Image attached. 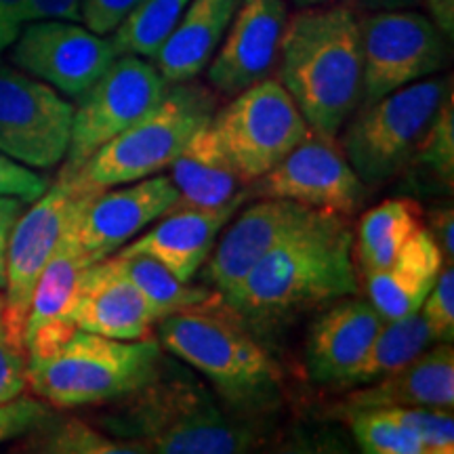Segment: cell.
<instances>
[{
    "mask_svg": "<svg viewBox=\"0 0 454 454\" xmlns=\"http://www.w3.org/2000/svg\"><path fill=\"white\" fill-rule=\"evenodd\" d=\"M280 82L316 137L337 139L364 98L357 13L305 7L288 17L280 43Z\"/></svg>",
    "mask_w": 454,
    "mask_h": 454,
    "instance_id": "1",
    "label": "cell"
},
{
    "mask_svg": "<svg viewBox=\"0 0 454 454\" xmlns=\"http://www.w3.org/2000/svg\"><path fill=\"white\" fill-rule=\"evenodd\" d=\"M356 293L354 231L343 215L317 211L308 225L271 248L223 301L247 320L263 322Z\"/></svg>",
    "mask_w": 454,
    "mask_h": 454,
    "instance_id": "2",
    "label": "cell"
},
{
    "mask_svg": "<svg viewBox=\"0 0 454 454\" xmlns=\"http://www.w3.org/2000/svg\"><path fill=\"white\" fill-rule=\"evenodd\" d=\"M104 419L107 434L137 442L160 454H238L259 444V435L223 406L196 374L160 360L154 377L118 400Z\"/></svg>",
    "mask_w": 454,
    "mask_h": 454,
    "instance_id": "3",
    "label": "cell"
},
{
    "mask_svg": "<svg viewBox=\"0 0 454 454\" xmlns=\"http://www.w3.org/2000/svg\"><path fill=\"white\" fill-rule=\"evenodd\" d=\"M215 294L207 303L175 311L158 322V343L207 377L225 406L238 414H257L280 395V371L261 345L247 317Z\"/></svg>",
    "mask_w": 454,
    "mask_h": 454,
    "instance_id": "4",
    "label": "cell"
},
{
    "mask_svg": "<svg viewBox=\"0 0 454 454\" xmlns=\"http://www.w3.org/2000/svg\"><path fill=\"white\" fill-rule=\"evenodd\" d=\"M162 345L118 340L76 328L49 356L27 357V387L55 408L118 402L154 377Z\"/></svg>",
    "mask_w": 454,
    "mask_h": 454,
    "instance_id": "5",
    "label": "cell"
},
{
    "mask_svg": "<svg viewBox=\"0 0 454 454\" xmlns=\"http://www.w3.org/2000/svg\"><path fill=\"white\" fill-rule=\"evenodd\" d=\"M213 116L211 90L192 81L168 84L160 104L101 145L76 170V177L90 190H107L158 175Z\"/></svg>",
    "mask_w": 454,
    "mask_h": 454,
    "instance_id": "6",
    "label": "cell"
},
{
    "mask_svg": "<svg viewBox=\"0 0 454 454\" xmlns=\"http://www.w3.org/2000/svg\"><path fill=\"white\" fill-rule=\"evenodd\" d=\"M448 93L450 78H423L364 106L343 137L345 158L362 184H389L412 162Z\"/></svg>",
    "mask_w": 454,
    "mask_h": 454,
    "instance_id": "7",
    "label": "cell"
},
{
    "mask_svg": "<svg viewBox=\"0 0 454 454\" xmlns=\"http://www.w3.org/2000/svg\"><path fill=\"white\" fill-rule=\"evenodd\" d=\"M90 190L76 177V173L59 170L55 184H49L30 211L17 217L9 234L4 254V297H3V337L17 349H24V333L34 288L49 263L57 242L64 234L78 207Z\"/></svg>",
    "mask_w": 454,
    "mask_h": 454,
    "instance_id": "8",
    "label": "cell"
},
{
    "mask_svg": "<svg viewBox=\"0 0 454 454\" xmlns=\"http://www.w3.org/2000/svg\"><path fill=\"white\" fill-rule=\"evenodd\" d=\"M211 127L244 181L270 173L311 133L291 93L263 78L215 112Z\"/></svg>",
    "mask_w": 454,
    "mask_h": 454,
    "instance_id": "9",
    "label": "cell"
},
{
    "mask_svg": "<svg viewBox=\"0 0 454 454\" xmlns=\"http://www.w3.org/2000/svg\"><path fill=\"white\" fill-rule=\"evenodd\" d=\"M168 82L152 61L137 55H118L78 98L74 107L66 173H76L101 145L127 130L160 104Z\"/></svg>",
    "mask_w": 454,
    "mask_h": 454,
    "instance_id": "10",
    "label": "cell"
},
{
    "mask_svg": "<svg viewBox=\"0 0 454 454\" xmlns=\"http://www.w3.org/2000/svg\"><path fill=\"white\" fill-rule=\"evenodd\" d=\"M364 66V98L371 106L385 95L446 66V38L427 15L414 9L357 13Z\"/></svg>",
    "mask_w": 454,
    "mask_h": 454,
    "instance_id": "11",
    "label": "cell"
},
{
    "mask_svg": "<svg viewBox=\"0 0 454 454\" xmlns=\"http://www.w3.org/2000/svg\"><path fill=\"white\" fill-rule=\"evenodd\" d=\"M74 106L53 87L0 59V152L30 168H53L70 145Z\"/></svg>",
    "mask_w": 454,
    "mask_h": 454,
    "instance_id": "12",
    "label": "cell"
},
{
    "mask_svg": "<svg viewBox=\"0 0 454 454\" xmlns=\"http://www.w3.org/2000/svg\"><path fill=\"white\" fill-rule=\"evenodd\" d=\"M118 51L78 21H27L11 44V61L57 93L78 99L104 74Z\"/></svg>",
    "mask_w": 454,
    "mask_h": 454,
    "instance_id": "13",
    "label": "cell"
},
{
    "mask_svg": "<svg viewBox=\"0 0 454 454\" xmlns=\"http://www.w3.org/2000/svg\"><path fill=\"white\" fill-rule=\"evenodd\" d=\"M251 184V194L282 198L343 217L354 215L368 198V187L362 184L334 141L316 137L314 133H309L270 173Z\"/></svg>",
    "mask_w": 454,
    "mask_h": 454,
    "instance_id": "14",
    "label": "cell"
},
{
    "mask_svg": "<svg viewBox=\"0 0 454 454\" xmlns=\"http://www.w3.org/2000/svg\"><path fill=\"white\" fill-rule=\"evenodd\" d=\"M118 187V185H116ZM179 200L177 187L170 177H152L124 184L118 190L93 192L74 219L78 247L90 263L114 254L162 215L173 211Z\"/></svg>",
    "mask_w": 454,
    "mask_h": 454,
    "instance_id": "15",
    "label": "cell"
},
{
    "mask_svg": "<svg viewBox=\"0 0 454 454\" xmlns=\"http://www.w3.org/2000/svg\"><path fill=\"white\" fill-rule=\"evenodd\" d=\"M288 13L284 0H240L223 43L208 64V82L234 98L270 78L280 55Z\"/></svg>",
    "mask_w": 454,
    "mask_h": 454,
    "instance_id": "16",
    "label": "cell"
},
{
    "mask_svg": "<svg viewBox=\"0 0 454 454\" xmlns=\"http://www.w3.org/2000/svg\"><path fill=\"white\" fill-rule=\"evenodd\" d=\"M316 215V208L282 198L254 202L215 242L213 257L202 265V278L225 299L271 248L308 225Z\"/></svg>",
    "mask_w": 454,
    "mask_h": 454,
    "instance_id": "17",
    "label": "cell"
},
{
    "mask_svg": "<svg viewBox=\"0 0 454 454\" xmlns=\"http://www.w3.org/2000/svg\"><path fill=\"white\" fill-rule=\"evenodd\" d=\"M76 213L66 225L64 234L34 288L24 333L27 357L49 356L76 331V325L72 322V311L76 305L78 284H81L84 270L93 265L87 254L81 251L76 234H74Z\"/></svg>",
    "mask_w": 454,
    "mask_h": 454,
    "instance_id": "18",
    "label": "cell"
},
{
    "mask_svg": "<svg viewBox=\"0 0 454 454\" xmlns=\"http://www.w3.org/2000/svg\"><path fill=\"white\" fill-rule=\"evenodd\" d=\"M251 196L248 187L230 202L215 208H173L158 219L137 240L122 247L118 254H147L160 261L181 282L194 280L227 221L234 217L242 202Z\"/></svg>",
    "mask_w": 454,
    "mask_h": 454,
    "instance_id": "19",
    "label": "cell"
},
{
    "mask_svg": "<svg viewBox=\"0 0 454 454\" xmlns=\"http://www.w3.org/2000/svg\"><path fill=\"white\" fill-rule=\"evenodd\" d=\"M72 322L81 331L118 340L150 339L158 325L150 305L112 254L84 270Z\"/></svg>",
    "mask_w": 454,
    "mask_h": 454,
    "instance_id": "20",
    "label": "cell"
},
{
    "mask_svg": "<svg viewBox=\"0 0 454 454\" xmlns=\"http://www.w3.org/2000/svg\"><path fill=\"white\" fill-rule=\"evenodd\" d=\"M385 325L371 301L345 299L316 317L305 343V366L314 383L348 385Z\"/></svg>",
    "mask_w": 454,
    "mask_h": 454,
    "instance_id": "21",
    "label": "cell"
},
{
    "mask_svg": "<svg viewBox=\"0 0 454 454\" xmlns=\"http://www.w3.org/2000/svg\"><path fill=\"white\" fill-rule=\"evenodd\" d=\"M240 0H192L152 64L168 84L200 76L223 43Z\"/></svg>",
    "mask_w": 454,
    "mask_h": 454,
    "instance_id": "22",
    "label": "cell"
},
{
    "mask_svg": "<svg viewBox=\"0 0 454 454\" xmlns=\"http://www.w3.org/2000/svg\"><path fill=\"white\" fill-rule=\"evenodd\" d=\"M442 268L444 257L438 242L427 227H421L387 268L366 276L368 299L383 322L417 314Z\"/></svg>",
    "mask_w": 454,
    "mask_h": 454,
    "instance_id": "23",
    "label": "cell"
},
{
    "mask_svg": "<svg viewBox=\"0 0 454 454\" xmlns=\"http://www.w3.org/2000/svg\"><path fill=\"white\" fill-rule=\"evenodd\" d=\"M385 406H454V349L450 343L427 348L400 371L387 374L372 387L349 395V411Z\"/></svg>",
    "mask_w": 454,
    "mask_h": 454,
    "instance_id": "24",
    "label": "cell"
},
{
    "mask_svg": "<svg viewBox=\"0 0 454 454\" xmlns=\"http://www.w3.org/2000/svg\"><path fill=\"white\" fill-rule=\"evenodd\" d=\"M170 181L179 192L175 208H215L247 190H240L244 179L211 122L196 130L184 152L170 162Z\"/></svg>",
    "mask_w": 454,
    "mask_h": 454,
    "instance_id": "25",
    "label": "cell"
},
{
    "mask_svg": "<svg viewBox=\"0 0 454 454\" xmlns=\"http://www.w3.org/2000/svg\"><path fill=\"white\" fill-rule=\"evenodd\" d=\"M421 227L423 208L412 198H389L364 213L354 238V261L364 278L387 268Z\"/></svg>",
    "mask_w": 454,
    "mask_h": 454,
    "instance_id": "26",
    "label": "cell"
},
{
    "mask_svg": "<svg viewBox=\"0 0 454 454\" xmlns=\"http://www.w3.org/2000/svg\"><path fill=\"white\" fill-rule=\"evenodd\" d=\"M435 340L425 326L421 311L411 314L400 320L385 322L381 331L368 348L366 356L362 357L360 366L351 374L348 385H366L377 383L387 374L400 371L419 354L431 348Z\"/></svg>",
    "mask_w": 454,
    "mask_h": 454,
    "instance_id": "27",
    "label": "cell"
},
{
    "mask_svg": "<svg viewBox=\"0 0 454 454\" xmlns=\"http://www.w3.org/2000/svg\"><path fill=\"white\" fill-rule=\"evenodd\" d=\"M124 276L137 286L141 297L150 305L152 314L160 322L175 311L194 308L207 303L215 294L207 286H190L181 282L173 271H168L160 261L147 257V254H114Z\"/></svg>",
    "mask_w": 454,
    "mask_h": 454,
    "instance_id": "28",
    "label": "cell"
},
{
    "mask_svg": "<svg viewBox=\"0 0 454 454\" xmlns=\"http://www.w3.org/2000/svg\"><path fill=\"white\" fill-rule=\"evenodd\" d=\"M32 438L26 442L27 452L49 454H147V448L137 442L107 435L81 419H53L49 414L34 427Z\"/></svg>",
    "mask_w": 454,
    "mask_h": 454,
    "instance_id": "29",
    "label": "cell"
},
{
    "mask_svg": "<svg viewBox=\"0 0 454 454\" xmlns=\"http://www.w3.org/2000/svg\"><path fill=\"white\" fill-rule=\"evenodd\" d=\"M190 3L192 0H137L112 36L118 55L154 59Z\"/></svg>",
    "mask_w": 454,
    "mask_h": 454,
    "instance_id": "30",
    "label": "cell"
},
{
    "mask_svg": "<svg viewBox=\"0 0 454 454\" xmlns=\"http://www.w3.org/2000/svg\"><path fill=\"white\" fill-rule=\"evenodd\" d=\"M351 412V434L368 454H425L421 440L381 408Z\"/></svg>",
    "mask_w": 454,
    "mask_h": 454,
    "instance_id": "31",
    "label": "cell"
},
{
    "mask_svg": "<svg viewBox=\"0 0 454 454\" xmlns=\"http://www.w3.org/2000/svg\"><path fill=\"white\" fill-rule=\"evenodd\" d=\"M419 162L425 168H429L435 177L440 179L442 185L452 190L454 181V107H452V93L446 95L442 106L435 112L427 133L419 145L417 154Z\"/></svg>",
    "mask_w": 454,
    "mask_h": 454,
    "instance_id": "32",
    "label": "cell"
},
{
    "mask_svg": "<svg viewBox=\"0 0 454 454\" xmlns=\"http://www.w3.org/2000/svg\"><path fill=\"white\" fill-rule=\"evenodd\" d=\"M412 431L425 448V454H452L454 452V417L446 408L427 406H385L381 408Z\"/></svg>",
    "mask_w": 454,
    "mask_h": 454,
    "instance_id": "33",
    "label": "cell"
},
{
    "mask_svg": "<svg viewBox=\"0 0 454 454\" xmlns=\"http://www.w3.org/2000/svg\"><path fill=\"white\" fill-rule=\"evenodd\" d=\"M425 326L435 343H452L454 339V271L444 265L435 278L427 297L421 305Z\"/></svg>",
    "mask_w": 454,
    "mask_h": 454,
    "instance_id": "34",
    "label": "cell"
},
{
    "mask_svg": "<svg viewBox=\"0 0 454 454\" xmlns=\"http://www.w3.org/2000/svg\"><path fill=\"white\" fill-rule=\"evenodd\" d=\"M51 414L49 406L34 397H15L0 404V444L30 434Z\"/></svg>",
    "mask_w": 454,
    "mask_h": 454,
    "instance_id": "35",
    "label": "cell"
},
{
    "mask_svg": "<svg viewBox=\"0 0 454 454\" xmlns=\"http://www.w3.org/2000/svg\"><path fill=\"white\" fill-rule=\"evenodd\" d=\"M47 187V177L0 152V196L20 198L21 202H34L44 194Z\"/></svg>",
    "mask_w": 454,
    "mask_h": 454,
    "instance_id": "36",
    "label": "cell"
},
{
    "mask_svg": "<svg viewBox=\"0 0 454 454\" xmlns=\"http://www.w3.org/2000/svg\"><path fill=\"white\" fill-rule=\"evenodd\" d=\"M137 0H81V21L90 32L107 36L127 20Z\"/></svg>",
    "mask_w": 454,
    "mask_h": 454,
    "instance_id": "37",
    "label": "cell"
},
{
    "mask_svg": "<svg viewBox=\"0 0 454 454\" xmlns=\"http://www.w3.org/2000/svg\"><path fill=\"white\" fill-rule=\"evenodd\" d=\"M27 387V354L0 334V404L15 400Z\"/></svg>",
    "mask_w": 454,
    "mask_h": 454,
    "instance_id": "38",
    "label": "cell"
},
{
    "mask_svg": "<svg viewBox=\"0 0 454 454\" xmlns=\"http://www.w3.org/2000/svg\"><path fill=\"white\" fill-rule=\"evenodd\" d=\"M299 9L305 7H345L356 13H377V11L417 9L423 0H291Z\"/></svg>",
    "mask_w": 454,
    "mask_h": 454,
    "instance_id": "39",
    "label": "cell"
},
{
    "mask_svg": "<svg viewBox=\"0 0 454 454\" xmlns=\"http://www.w3.org/2000/svg\"><path fill=\"white\" fill-rule=\"evenodd\" d=\"M43 20L81 21V0H27L26 24Z\"/></svg>",
    "mask_w": 454,
    "mask_h": 454,
    "instance_id": "40",
    "label": "cell"
},
{
    "mask_svg": "<svg viewBox=\"0 0 454 454\" xmlns=\"http://www.w3.org/2000/svg\"><path fill=\"white\" fill-rule=\"evenodd\" d=\"M427 230L434 236V240L438 242L442 257H444V265L454 263V213L452 207H438L431 211L429 227Z\"/></svg>",
    "mask_w": 454,
    "mask_h": 454,
    "instance_id": "41",
    "label": "cell"
},
{
    "mask_svg": "<svg viewBox=\"0 0 454 454\" xmlns=\"http://www.w3.org/2000/svg\"><path fill=\"white\" fill-rule=\"evenodd\" d=\"M27 0H0V53L11 49L26 26Z\"/></svg>",
    "mask_w": 454,
    "mask_h": 454,
    "instance_id": "42",
    "label": "cell"
},
{
    "mask_svg": "<svg viewBox=\"0 0 454 454\" xmlns=\"http://www.w3.org/2000/svg\"><path fill=\"white\" fill-rule=\"evenodd\" d=\"M24 204L20 198L0 196V288H4V254H7L9 234L24 211Z\"/></svg>",
    "mask_w": 454,
    "mask_h": 454,
    "instance_id": "43",
    "label": "cell"
},
{
    "mask_svg": "<svg viewBox=\"0 0 454 454\" xmlns=\"http://www.w3.org/2000/svg\"><path fill=\"white\" fill-rule=\"evenodd\" d=\"M423 4L429 9L434 26L450 41L454 36V0H423Z\"/></svg>",
    "mask_w": 454,
    "mask_h": 454,
    "instance_id": "44",
    "label": "cell"
},
{
    "mask_svg": "<svg viewBox=\"0 0 454 454\" xmlns=\"http://www.w3.org/2000/svg\"><path fill=\"white\" fill-rule=\"evenodd\" d=\"M0 316H3V297H0ZM0 334H3V322H0Z\"/></svg>",
    "mask_w": 454,
    "mask_h": 454,
    "instance_id": "45",
    "label": "cell"
}]
</instances>
